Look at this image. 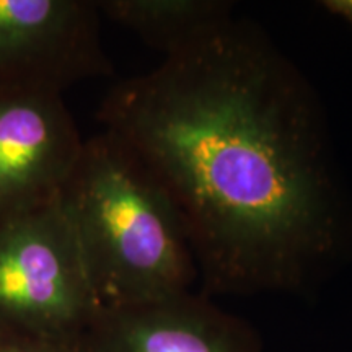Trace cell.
<instances>
[{
    "label": "cell",
    "mask_w": 352,
    "mask_h": 352,
    "mask_svg": "<svg viewBox=\"0 0 352 352\" xmlns=\"http://www.w3.org/2000/svg\"><path fill=\"white\" fill-rule=\"evenodd\" d=\"M96 118L168 189L206 296L302 294L349 253L323 104L254 21L233 16L118 82Z\"/></svg>",
    "instance_id": "6da1fadb"
},
{
    "label": "cell",
    "mask_w": 352,
    "mask_h": 352,
    "mask_svg": "<svg viewBox=\"0 0 352 352\" xmlns=\"http://www.w3.org/2000/svg\"><path fill=\"white\" fill-rule=\"evenodd\" d=\"M101 308L189 292L199 271L168 189L124 140L101 129L60 191Z\"/></svg>",
    "instance_id": "7a4b0ae2"
},
{
    "label": "cell",
    "mask_w": 352,
    "mask_h": 352,
    "mask_svg": "<svg viewBox=\"0 0 352 352\" xmlns=\"http://www.w3.org/2000/svg\"><path fill=\"white\" fill-rule=\"evenodd\" d=\"M100 310L60 197L0 220V338L78 341Z\"/></svg>",
    "instance_id": "3957f363"
},
{
    "label": "cell",
    "mask_w": 352,
    "mask_h": 352,
    "mask_svg": "<svg viewBox=\"0 0 352 352\" xmlns=\"http://www.w3.org/2000/svg\"><path fill=\"white\" fill-rule=\"evenodd\" d=\"M96 0H0V90L59 95L113 74Z\"/></svg>",
    "instance_id": "277c9868"
},
{
    "label": "cell",
    "mask_w": 352,
    "mask_h": 352,
    "mask_svg": "<svg viewBox=\"0 0 352 352\" xmlns=\"http://www.w3.org/2000/svg\"><path fill=\"white\" fill-rule=\"evenodd\" d=\"M83 140L63 96L0 90V220L56 201Z\"/></svg>",
    "instance_id": "5b68a950"
},
{
    "label": "cell",
    "mask_w": 352,
    "mask_h": 352,
    "mask_svg": "<svg viewBox=\"0 0 352 352\" xmlns=\"http://www.w3.org/2000/svg\"><path fill=\"white\" fill-rule=\"evenodd\" d=\"M87 352H264L248 321L204 292L101 308L82 336Z\"/></svg>",
    "instance_id": "8992f818"
},
{
    "label": "cell",
    "mask_w": 352,
    "mask_h": 352,
    "mask_svg": "<svg viewBox=\"0 0 352 352\" xmlns=\"http://www.w3.org/2000/svg\"><path fill=\"white\" fill-rule=\"evenodd\" d=\"M101 16L121 25L164 57L202 41L235 16L228 0H96Z\"/></svg>",
    "instance_id": "52a82bcc"
},
{
    "label": "cell",
    "mask_w": 352,
    "mask_h": 352,
    "mask_svg": "<svg viewBox=\"0 0 352 352\" xmlns=\"http://www.w3.org/2000/svg\"><path fill=\"white\" fill-rule=\"evenodd\" d=\"M0 352H87L82 340L44 341L0 338Z\"/></svg>",
    "instance_id": "ba28073f"
},
{
    "label": "cell",
    "mask_w": 352,
    "mask_h": 352,
    "mask_svg": "<svg viewBox=\"0 0 352 352\" xmlns=\"http://www.w3.org/2000/svg\"><path fill=\"white\" fill-rule=\"evenodd\" d=\"M320 6L333 16L344 20L352 28V0H324Z\"/></svg>",
    "instance_id": "9c48e42d"
}]
</instances>
